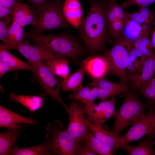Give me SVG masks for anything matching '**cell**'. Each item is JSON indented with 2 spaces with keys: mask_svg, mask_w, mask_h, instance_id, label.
<instances>
[{
  "mask_svg": "<svg viewBox=\"0 0 155 155\" xmlns=\"http://www.w3.org/2000/svg\"><path fill=\"white\" fill-rule=\"evenodd\" d=\"M108 1L92 0L87 14L77 29L87 49L91 53L102 50L106 42L111 41L106 14Z\"/></svg>",
  "mask_w": 155,
  "mask_h": 155,
  "instance_id": "1",
  "label": "cell"
},
{
  "mask_svg": "<svg viewBox=\"0 0 155 155\" xmlns=\"http://www.w3.org/2000/svg\"><path fill=\"white\" fill-rule=\"evenodd\" d=\"M25 38L30 39L35 44L41 45L62 57L75 59L82 51V47L72 36L66 35H42L25 33Z\"/></svg>",
  "mask_w": 155,
  "mask_h": 155,
  "instance_id": "2",
  "label": "cell"
},
{
  "mask_svg": "<svg viewBox=\"0 0 155 155\" xmlns=\"http://www.w3.org/2000/svg\"><path fill=\"white\" fill-rule=\"evenodd\" d=\"M59 120L49 124L46 127V138L49 142L50 150L54 154L75 155L83 142L71 135Z\"/></svg>",
  "mask_w": 155,
  "mask_h": 155,
  "instance_id": "3",
  "label": "cell"
},
{
  "mask_svg": "<svg viewBox=\"0 0 155 155\" xmlns=\"http://www.w3.org/2000/svg\"><path fill=\"white\" fill-rule=\"evenodd\" d=\"M63 4L58 1L51 0L36 11V23L33 33L40 34L55 28H66L71 26L63 13Z\"/></svg>",
  "mask_w": 155,
  "mask_h": 155,
  "instance_id": "4",
  "label": "cell"
},
{
  "mask_svg": "<svg viewBox=\"0 0 155 155\" xmlns=\"http://www.w3.org/2000/svg\"><path fill=\"white\" fill-rule=\"evenodd\" d=\"M147 106L142 103L134 94L128 93L116 112L114 125L110 131L119 135L126 127L134 124L144 115Z\"/></svg>",
  "mask_w": 155,
  "mask_h": 155,
  "instance_id": "5",
  "label": "cell"
},
{
  "mask_svg": "<svg viewBox=\"0 0 155 155\" xmlns=\"http://www.w3.org/2000/svg\"><path fill=\"white\" fill-rule=\"evenodd\" d=\"M32 72L44 92L53 100L60 104L68 112V107L64 102L60 95L62 81L57 78L50 70L46 62H36L32 64Z\"/></svg>",
  "mask_w": 155,
  "mask_h": 155,
  "instance_id": "6",
  "label": "cell"
},
{
  "mask_svg": "<svg viewBox=\"0 0 155 155\" xmlns=\"http://www.w3.org/2000/svg\"><path fill=\"white\" fill-rule=\"evenodd\" d=\"M132 45L121 37L115 40L113 47L104 56L110 63L111 71L121 81L129 80L126 69L129 61V53Z\"/></svg>",
  "mask_w": 155,
  "mask_h": 155,
  "instance_id": "7",
  "label": "cell"
},
{
  "mask_svg": "<svg viewBox=\"0 0 155 155\" xmlns=\"http://www.w3.org/2000/svg\"><path fill=\"white\" fill-rule=\"evenodd\" d=\"M78 102H72L68 107L69 122L66 131L73 137L84 143L86 134L88 131V120L84 114L87 113L84 106H81Z\"/></svg>",
  "mask_w": 155,
  "mask_h": 155,
  "instance_id": "8",
  "label": "cell"
},
{
  "mask_svg": "<svg viewBox=\"0 0 155 155\" xmlns=\"http://www.w3.org/2000/svg\"><path fill=\"white\" fill-rule=\"evenodd\" d=\"M147 135L153 139L155 135V108L150 106L146 114L133 124L123 136L127 144L138 140Z\"/></svg>",
  "mask_w": 155,
  "mask_h": 155,
  "instance_id": "9",
  "label": "cell"
},
{
  "mask_svg": "<svg viewBox=\"0 0 155 155\" xmlns=\"http://www.w3.org/2000/svg\"><path fill=\"white\" fill-rule=\"evenodd\" d=\"M27 59L32 64L38 62H50L62 57L44 46L37 44L30 45L26 42H22L15 48Z\"/></svg>",
  "mask_w": 155,
  "mask_h": 155,
  "instance_id": "10",
  "label": "cell"
},
{
  "mask_svg": "<svg viewBox=\"0 0 155 155\" xmlns=\"http://www.w3.org/2000/svg\"><path fill=\"white\" fill-rule=\"evenodd\" d=\"M95 86L97 91V98L102 101L127 91L129 88L126 82L121 81L116 83L112 82L104 77L93 80L90 83Z\"/></svg>",
  "mask_w": 155,
  "mask_h": 155,
  "instance_id": "11",
  "label": "cell"
},
{
  "mask_svg": "<svg viewBox=\"0 0 155 155\" xmlns=\"http://www.w3.org/2000/svg\"><path fill=\"white\" fill-rule=\"evenodd\" d=\"M88 127L92 134L113 153L122 146L127 144L123 136L113 133L96 125L88 120Z\"/></svg>",
  "mask_w": 155,
  "mask_h": 155,
  "instance_id": "12",
  "label": "cell"
},
{
  "mask_svg": "<svg viewBox=\"0 0 155 155\" xmlns=\"http://www.w3.org/2000/svg\"><path fill=\"white\" fill-rule=\"evenodd\" d=\"M97 91L96 87L89 84L80 90L69 95L68 99L72 101H78L82 103L86 108L87 119L91 121L94 113V102L97 98Z\"/></svg>",
  "mask_w": 155,
  "mask_h": 155,
  "instance_id": "13",
  "label": "cell"
},
{
  "mask_svg": "<svg viewBox=\"0 0 155 155\" xmlns=\"http://www.w3.org/2000/svg\"><path fill=\"white\" fill-rule=\"evenodd\" d=\"M155 76V53L146 59L142 68L136 73L128 76L134 90H140Z\"/></svg>",
  "mask_w": 155,
  "mask_h": 155,
  "instance_id": "14",
  "label": "cell"
},
{
  "mask_svg": "<svg viewBox=\"0 0 155 155\" xmlns=\"http://www.w3.org/2000/svg\"><path fill=\"white\" fill-rule=\"evenodd\" d=\"M22 124L36 125L38 122L31 117H23L3 106H0V127L17 129L22 127Z\"/></svg>",
  "mask_w": 155,
  "mask_h": 155,
  "instance_id": "15",
  "label": "cell"
},
{
  "mask_svg": "<svg viewBox=\"0 0 155 155\" xmlns=\"http://www.w3.org/2000/svg\"><path fill=\"white\" fill-rule=\"evenodd\" d=\"M116 102V98L113 97L109 100L102 101L98 105L95 104L91 122L102 127L108 120L115 116L116 113L115 108Z\"/></svg>",
  "mask_w": 155,
  "mask_h": 155,
  "instance_id": "16",
  "label": "cell"
},
{
  "mask_svg": "<svg viewBox=\"0 0 155 155\" xmlns=\"http://www.w3.org/2000/svg\"><path fill=\"white\" fill-rule=\"evenodd\" d=\"M83 61L86 64L87 72L93 80L104 77L111 71L109 62L104 55L89 57Z\"/></svg>",
  "mask_w": 155,
  "mask_h": 155,
  "instance_id": "17",
  "label": "cell"
},
{
  "mask_svg": "<svg viewBox=\"0 0 155 155\" xmlns=\"http://www.w3.org/2000/svg\"><path fill=\"white\" fill-rule=\"evenodd\" d=\"M63 10L67 22L77 29L83 19L82 9L80 0H65Z\"/></svg>",
  "mask_w": 155,
  "mask_h": 155,
  "instance_id": "18",
  "label": "cell"
},
{
  "mask_svg": "<svg viewBox=\"0 0 155 155\" xmlns=\"http://www.w3.org/2000/svg\"><path fill=\"white\" fill-rule=\"evenodd\" d=\"M13 19L23 27L28 25L34 27L36 23L35 12L28 4L19 2L15 6Z\"/></svg>",
  "mask_w": 155,
  "mask_h": 155,
  "instance_id": "19",
  "label": "cell"
},
{
  "mask_svg": "<svg viewBox=\"0 0 155 155\" xmlns=\"http://www.w3.org/2000/svg\"><path fill=\"white\" fill-rule=\"evenodd\" d=\"M139 8L138 10L135 12H127V18L142 25L145 30L150 31L155 21V10L151 9L149 6Z\"/></svg>",
  "mask_w": 155,
  "mask_h": 155,
  "instance_id": "20",
  "label": "cell"
},
{
  "mask_svg": "<svg viewBox=\"0 0 155 155\" xmlns=\"http://www.w3.org/2000/svg\"><path fill=\"white\" fill-rule=\"evenodd\" d=\"M86 72V64L83 61L80 68L75 72L63 81L61 84L63 91H72L75 92L82 88L84 87L82 84V80Z\"/></svg>",
  "mask_w": 155,
  "mask_h": 155,
  "instance_id": "21",
  "label": "cell"
},
{
  "mask_svg": "<svg viewBox=\"0 0 155 155\" xmlns=\"http://www.w3.org/2000/svg\"><path fill=\"white\" fill-rule=\"evenodd\" d=\"M150 32L145 30L142 26L137 22L128 18L121 37L132 45L133 43L145 34Z\"/></svg>",
  "mask_w": 155,
  "mask_h": 155,
  "instance_id": "22",
  "label": "cell"
},
{
  "mask_svg": "<svg viewBox=\"0 0 155 155\" xmlns=\"http://www.w3.org/2000/svg\"><path fill=\"white\" fill-rule=\"evenodd\" d=\"M9 98L11 101L17 102L32 112L42 107L45 100L43 96L17 95L13 92L10 93Z\"/></svg>",
  "mask_w": 155,
  "mask_h": 155,
  "instance_id": "23",
  "label": "cell"
},
{
  "mask_svg": "<svg viewBox=\"0 0 155 155\" xmlns=\"http://www.w3.org/2000/svg\"><path fill=\"white\" fill-rule=\"evenodd\" d=\"M0 61L7 64L11 70H28L32 71V66L11 53L3 44L0 45Z\"/></svg>",
  "mask_w": 155,
  "mask_h": 155,
  "instance_id": "24",
  "label": "cell"
},
{
  "mask_svg": "<svg viewBox=\"0 0 155 155\" xmlns=\"http://www.w3.org/2000/svg\"><path fill=\"white\" fill-rule=\"evenodd\" d=\"M24 126L20 129H8L0 133V155H6L15 146L16 140L22 131L25 129Z\"/></svg>",
  "mask_w": 155,
  "mask_h": 155,
  "instance_id": "25",
  "label": "cell"
},
{
  "mask_svg": "<svg viewBox=\"0 0 155 155\" xmlns=\"http://www.w3.org/2000/svg\"><path fill=\"white\" fill-rule=\"evenodd\" d=\"M49 143L47 140L44 142L36 146L30 147L20 148L15 146L9 152L7 155H52Z\"/></svg>",
  "mask_w": 155,
  "mask_h": 155,
  "instance_id": "26",
  "label": "cell"
},
{
  "mask_svg": "<svg viewBox=\"0 0 155 155\" xmlns=\"http://www.w3.org/2000/svg\"><path fill=\"white\" fill-rule=\"evenodd\" d=\"M153 139L149 137L143 140L138 145L132 146L125 144L120 148L126 151L130 155H155L153 147Z\"/></svg>",
  "mask_w": 155,
  "mask_h": 155,
  "instance_id": "27",
  "label": "cell"
},
{
  "mask_svg": "<svg viewBox=\"0 0 155 155\" xmlns=\"http://www.w3.org/2000/svg\"><path fill=\"white\" fill-rule=\"evenodd\" d=\"M147 57L132 46L129 53V61L126 69L128 75L136 73L142 67Z\"/></svg>",
  "mask_w": 155,
  "mask_h": 155,
  "instance_id": "28",
  "label": "cell"
},
{
  "mask_svg": "<svg viewBox=\"0 0 155 155\" xmlns=\"http://www.w3.org/2000/svg\"><path fill=\"white\" fill-rule=\"evenodd\" d=\"M69 62V61L65 58L61 57L46 63L54 75L65 79L69 76L70 73Z\"/></svg>",
  "mask_w": 155,
  "mask_h": 155,
  "instance_id": "29",
  "label": "cell"
},
{
  "mask_svg": "<svg viewBox=\"0 0 155 155\" xmlns=\"http://www.w3.org/2000/svg\"><path fill=\"white\" fill-rule=\"evenodd\" d=\"M84 142L87 144L97 155L113 154V153L108 147L88 131L85 137Z\"/></svg>",
  "mask_w": 155,
  "mask_h": 155,
  "instance_id": "30",
  "label": "cell"
},
{
  "mask_svg": "<svg viewBox=\"0 0 155 155\" xmlns=\"http://www.w3.org/2000/svg\"><path fill=\"white\" fill-rule=\"evenodd\" d=\"M150 33H147L141 36L134 42L132 45L135 48L145 55L147 57L153 55L155 52L151 45Z\"/></svg>",
  "mask_w": 155,
  "mask_h": 155,
  "instance_id": "31",
  "label": "cell"
},
{
  "mask_svg": "<svg viewBox=\"0 0 155 155\" xmlns=\"http://www.w3.org/2000/svg\"><path fill=\"white\" fill-rule=\"evenodd\" d=\"M139 90L150 106H155V76L152 78Z\"/></svg>",
  "mask_w": 155,
  "mask_h": 155,
  "instance_id": "32",
  "label": "cell"
},
{
  "mask_svg": "<svg viewBox=\"0 0 155 155\" xmlns=\"http://www.w3.org/2000/svg\"><path fill=\"white\" fill-rule=\"evenodd\" d=\"M125 22L119 19H117L108 25L110 36L115 38V40L118 39L123 34Z\"/></svg>",
  "mask_w": 155,
  "mask_h": 155,
  "instance_id": "33",
  "label": "cell"
},
{
  "mask_svg": "<svg viewBox=\"0 0 155 155\" xmlns=\"http://www.w3.org/2000/svg\"><path fill=\"white\" fill-rule=\"evenodd\" d=\"M108 2L111 6L117 18L125 22L127 18V12L125 8L119 4L117 0H108Z\"/></svg>",
  "mask_w": 155,
  "mask_h": 155,
  "instance_id": "34",
  "label": "cell"
},
{
  "mask_svg": "<svg viewBox=\"0 0 155 155\" xmlns=\"http://www.w3.org/2000/svg\"><path fill=\"white\" fill-rule=\"evenodd\" d=\"M13 16L9 15L6 18L0 21V39L3 41V44L7 42V36L9 24L13 21Z\"/></svg>",
  "mask_w": 155,
  "mask_h": 155,
  "instance_id": "35",
  "label": "cell"
},
{
  "mask_svg": "<svg viewBox=\"0 0 155 155\" xmlns=\"http://www.w3.org/2000/svg\"><path fill=\"white\" fill-rule=\"evenodd\" d=\"M22 27H23L15 21H13L12 22L11 24L9 26L7 30V43L5 45L3 44L6 48H7Z\"/></svg>",
  "mask_w": 155,
  "mask_h": 155,
  "instance_id": "36",
  "label": "cell"
},
{
  "mask_svg": "<svg viewBox=\"0 0 155 155\" xmlns=\"http://www.w3.org/2000/svg\"><path fill=\"white\" fill-rule=\"evenodd\" d=\"M155 2V0H126L121 5L125 9L133 5H136L139 7L149 6Z\"/></svg>",
  "mask_w": 155,
  "mask_h": 155,
  "instance_id": "37",
  "label": "cell"
},
{
  "mask_svg": "<svg viewBox=\"0 0 155 155\" xmlns=\"http://www.w3.org/2000/svg\"><path fill=\"white\" fill-rule=\"evenodd\" d=\"M24 28L22 27L19 29L6 49L8 50L14 49L16 46L23 42V39L25 38V33L23 30Z\"/></svg>",
  "mask_w": 155,
  "mask_h": 155,
  "instance_id": "38",
  "label": "cell"
},
{
  "mask_svg": "<svg viewBox=\"0 0 155 155\" xmlns=\"http://www.w3.org/2000/svg\"><path fill=\"white\" fill-rule=\"evenodd\" d=\"M76 155H95L97 154L87 144L84 142L83 143L81 146L78 150Z\"/></svg>",
  "mask_w": 155,
  "mask_h": 155,
  "instance_id": "39",
  "label": "cell"
},
{
  "mask_svg": "<svg viewBox=\"0 0 155 155\" xmlns=\"http://www.w3.org/2000/svg\"><path fill=\"white\" fill-rule=\"evenodd\" d=\"M106 17L108 25L117 19L111 5L108 1L106 9Z\"/></svg>",
  "mask_w": 155,
  "mask_h": 155,
  "instance_id": "40",
  "label": "cell"
},
{
  "mask_svg": "<svg viewBox=\"0 0 155 155\" xmlns=\"http://www.w3.org/2000/svg\"><path fill=\"white\" fill-rule=\"evenodd\" d=\"M15 7L7 8L0 5V18L5 19L9 15H13Z\"/></svg>",
  "mask_w": 155,
  "mask_h": 155,
  "instance_id": "41",
  "label": "cell"
},
{
  "mask_svg": "<svg viewBox=\"0 0 155 155\" xmlns=\"http://www.w3.org/2000/svg\"><path fill=\"white\" fill-rule=\"evenodd\" d=\"M22 0H0V5L9 8L15 6L18 1Z\"/></svg>",
  "mask_w": 155,
  "mask_h": 155,
  "instance_id": "42",
  "label": "cell"
},
{
  "mask_svg": "<svg viewBox=\"0 0 155 155\" xmlns=\"http://www.w3.org/2000/svg\"><path fill=\"white\" fill-rule=\"evenodd\" d=\"M28 1L37 9L47 3L51 0H28Z\"/></svg>",
  "mask_w": 155,
  "mask_h": 155,
  "instance_id": "43",
  "label": "cell"
},
{
  "mask_svg": "<svg viewBox=\"0 0 155 155\" xmlns=\"http://www.w3.org/2000/svg\"><path fill=\"white\" fill-rule=\"evenodd\" d=\"M11 70L10 67L6 64L0 61V78L7 71Z\"/></svg>",
  "mask_w": 155,
  "mask_h": 155,
  "instance_id": "44",
  "label": "cell"
},
{
  "mask_svg": "<svg viewBox=\"0 0 155 155\" xmlns=\"http://www.w3.org/2000/svg\"><path fill=\"white\" fill-rule=\"evenodd\" d=\"M152 26L153 28L150 33L151 35L150 41L152 46L155 53V21L153 23Z\"/></svg>",
  "mask_w": 155,
  "mask_h": 155,
  "instance_id": "45",
  "label": "cell"
}]
</instances>
